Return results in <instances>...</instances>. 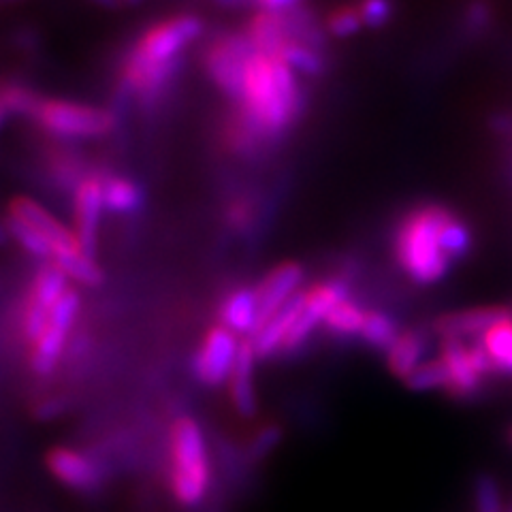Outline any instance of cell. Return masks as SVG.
<instances>
[{"mask_svg": "<svg viewBox=\"0 0 512 512\" xmlns=\"http://www.w3.org/2000/svg\"><path fill=\"white\" fill-rule=\"evenodd\" d=\"M237 350L239 342L233 331L222 325L212 327L203 338L195 361H192L197 378L207 384V387H220L222 382L229 380L233 372Z\"/></svg>", "mask_w": 512, "mask_h": 512, "instance_id": "cell-11", "label": "cell"}, {"mask_svg": "<svg viewBox=\"0 0 512 512\" xmlns=\"http://www.w3.org/2000/svg\"><path fill=\"white\" fill-rule=\"evenodd\" d=\"M103 175L105 173L101 171H92L73 192L75 235L79 248H82L84 254L92 256V259L96 256V248H99L101 216L105 210Z\"/></svg>", "mask_w": 512, "mask_h": 512, "instance_id": "cell-10", "label": "cell"}, {"mask_svg": "<svg viewBox=\"0 0 512 512\" xmlns=\"http://www.w3.org/2000/svg\"><path fill=\"white\" fill-rule=\"evenodd\" d=\"M506 436H508V444L512 446V425L508 427V434H506Z\"/></svg>", "mask_w": 512, "mask_h": 512, "instance_id": "cell-39", "label": "cell"}, {"mask_svg": "<svg viewBox=\"0 0 512 512\" xmlns=\"http://www.w3.org/2000/svg\"><path fill=\"white\" fill-rule=\"evenodd\" d=\"M491 20V11H489V5L487 3H474L468 7L466 11V28L470 32H480L483 30Z\"/></svg>", "mask_w": 512, "mask_h": 512, "instance_id": "cell-31", "label": "cell"}, {"mask_svg": "<svg viewBox=\"0 0 512 512\" xmlns=\"http://www.w3.org/2000/svg\"><path fill=\"white\" fill-rule=\"evenodd\" d=\"M442 361L448 370V393L455 399H474L483 391L485 380L495 376L487 350L480 342L466 344L461 340H442Z\"/></svg>", "mask_w": 512, "mask_h": 512, "instance_id": "cell-7", "label": "cell"}, {"mask_svg": "<svg viewBox=\"0 0 512 512\" xmlns=\"http://www.w3.org/2000/svg\"><path fill=\"white\" fill-rule=\"evenodd\" d=\"M323 26L327 30V35H331L335 39L355 37L357 32H361L365 28L357 3L355 5H340L333 11H329Z\"/></svg>", "mask_w": 512, "mask_h": 512, "instance_id": "cell-26", "label": "cell"}, {"mask_svg": "<svg viewBox=\"0 0 512 512\" xmlns=\"http://www.w3.org/2000/svg\"><path fill=\"white\" fill-rule=\"evenodd\" d=\"M139 3H143V0H122V5H128V7H135Z\"/></svg>", "mask_w": 512, "mask_h": 512, "instance_id": "cell-38", "label": "cell"}, {"mask_svg": "<svg viewBox=\"0 0 512 512\" xmlns=\"http://www.w3.org/2000/svg\"><path fill=\"white\" fill-rule=\"evenodd\" d=\"M406 387L414 393H429V391H446L448 387V370L446 363L440 359L423 361L416 370L404 380Z\"/></svg>", "mask_w": 512, "mask_h": 512, "instance_id": "cell-25", "label": "cell"}, {"mask_svg": "<svg viewBox=\"0 0 512 512\" xmlns=\"http://www.w3.org/2000/svg\"><path fill=\"white\" fill-rule=\"evenodd\" d=\"M5 227H7L9 237H13L15 242H18L30 256H35V259H41V261H52L54 250L37 231H32L30 227H26L24 222L15 220L11 216H7Z\"/></svg>", "mask_w": 512, "mask_h": 512, "instance_id": "cell-27", "label": "cell"}, {"mask_svg": "<svg viewBox=\"0 0 512 512\" xmlns=\"http://www.w3.org/2000/svg\"><path fill=\"white\" fill-rule=\"evenodd\" d=\"M7 216L20 220L32 231H37L45 239V242L52 246V250H54L52 259H56V256H60V254L82 250L79 248L77 235L73 231H69L67 227H62V224L35 199L13 197L7 205Z\"/></svg>", "mask_w": 512, "mask_h": 512, "instance_id": "cell-12", "label": "cell"}, {"mask_svg": "<svg viewBox=\"0 0 512 512\" xmlns=\"http://www.w3.org/2000/svg\"><path fill=\"white\" fill-rule=\"evenodd\" d=\"M476 512H502V489L498 478L491 474H478L474 480Z\"/></svg>", "mask_w": 512, "mask_h": 512, "instance_id": "cell-28", "label": "cell"}, {"mask_svg": "<svg viewBox=\"0 0 512 512\" xmlns=\"http://www.w3.org/2000/svg\"><path fill=\"white\" fill-rule=\"evenodd\" d=\"M365 312L367 310H363L357 301H352V297H348V299L340 301L338 306L329 310V314L325 316L323 327L340 340L359 338L363 320H365Z\"/></svg>", "mask_w": 512, "mask_h": 512, "instance_id": "cell-23", "label": "cell"}, {"mask_svg": "<svg viewBox=\"0 0 512 512\" xmlns=\"http://www.w3.org/2000/svg\"><path fill=\"white\" fill-rule=\"evenodd\" d=\"M169 451V485L173 498L184 508H195L207 498L212 483L210 459H207V444L201 425L190 416H180L171 425Z\"/></svg>", "mask_w": 512, "mask_h": 512, "instance_id": "cell-3", "label": "cell"}, {"mask_svg": "<svg viewBox=\"0 0 512 512\" xmlns=\"http://www.w3.org/2000/svg\"><path fill=\"white\" fill-rule=\"evenodd\" d=\"M11 116H13L11 105H9V101H7V96H5L3 86H0V128H3V126L7 124V120H9Z\"/></svg>", "mask_w": 512, "mask_h": 512, "instance_id": "cell-34", "label": "cell"}, {"mask_svg": "<svg viewBox=\"0 0 512 512\" xmlns=\"http://www.w3.org/2000/svg\"><path fill=\"white\" fill-rule=\"evenodd\" d=\"M303 280H306V269L299 263H282L276 269H271L259 286H254L256 299H259V327L297 293H301Z\"/></svg>", "mask_w": 512, "mask_h": 512, "instance_id": "cell-13", "label": "cell"}, {"mask_svg": "<svg viewBox=\"0 0 512 512\" xmlns=\"http://www.w3.org/2000/svg\"><path fill=\"white\" fill-rule=\"evenodd\" d=\"M13 41H15V45L20 47V50H24V52H32V50H35V47H37L39 37H37V32L32 30V28H20L18 32H15Z\"/></svg>", "mask_w": 512, "mask_h": 512, "instance_id": "cell-33", "label": "cell"}, {"mask_svg": "<svg viewBox=\"0 0 512 512\" xmlns=\"http://www.w3.org/2000/svg\"><path fill=\"white\" fill-rule=\"evenodd\" d=\"M399 333H402V329H399L397 320L391 314L382 310H367L359 338L372 350L387 352L399 338Z\"/></svg>", "mask_w": 512, "mask_h": 512, "instance_id": "cell-22", "label": "cell"}, {"mask_svg": "<svg viewBox=\"0 0 512 512\" xmlns=\"http://www.w3.org/2000/svg\"><path fill=\"white\" fill-rule=\"evenodd\" d=\"M248 3H254L263 11H288L293 7H299L303 0H248Z\"/></svg>", "mask_w": 512, "mask_h": 512, "instance_id": "cell-32", "label": "cell"}, {"mask_svg": "<svg viewBox=\"0 0 512 512\" xmlns=\"http://www.w3.org/2000/svg\"><path fill=\"white\" fill-rule=\"evenodd\" d=\"M427 340V333L421 329L399 333V338L387 350L389 372L399 380H406L423 363L427 355Z\"/></svg>", "mask_w": 512, "mask_h": 512, "instance_id": "cell-19", "label": "cell"}, {"mask_svg": "<svg viewBox=\"0 0 512 512\" xmlns=\"http://www.w3.org/2000/svg\"><path fill=\"white\" fill-rule=\"evenodd\" d=\"M90 3L99 5L103 9H118V7H122V0H90Z\"/></svg>", "mask_w": 512, "mask_h": 512, "instance_id": "cell-35", "label": "cell"}, {"mask_svg": "<svg viewBox=\"0 0 512 512\" xmlns=\"http://www.w3.org/2000/svg\"><path fill=\"white\" fill-rule=\"evenodd\" d=\"M7 237H9V233H7V227L3 222H0V246H3L5 242H7Z\"/></svg>", "mask_w": 512, "mask_h": 512, "instance_id": "cell-37", "label": "cell"}, {"mask_svg": "<svg viewBox=\"0 0 512 512\" xmlns=\"http://www.w3.org/2000/svg\"><path fill=\"white\" fill-rule=\"evenodd\" d=\"M52 263H56L64 274L69 276V280H75L84 286H101L105 276H103V269L96 265V261L92 256L84 254L82 250L79 252H69V254H60L56 259H52Z\"/></svg>", "mask_w": 512, "mask_h": 512, "instance_id": "cell-24", "label": "cell"}, {"mask_svg": "<svg viewBox=\"0 0 512 512\" xmlns=\"http://www.w3.org/2000/svg\"><path fill=\"white\" fill-rule=\"evenodd\" d=\"M282 440V429L280 425H265L259 431H256L250 448H248V455L252 461H261L265 457H269L274 453V448L280 444Z\"/></svg>", "mask_w": 512, "mask_h": 512, "instance_id": "cell-30", "label": "cell"}, {"mask_svg": "<svg viewBox=\"0 0 512 512\" xmlns=\"http://www.w3.org/2000/svg\"><path fill=\"white\" fill-rule=\"evenodd\" d=\"M67 291H69V276L64 274L56 263L45 261L35 274L30 293L24 301L22 335L26 344L32 346L39 340V335L47 327V320L52 316L54 306Z\"/></svg>", "mask_w": 512, "mask_h": 512, "instance_id": "cell-9", "label": "cell"}, {"mask_svg": "<svg viewBox=\"0 0 512 512\" xmlns=\"http://www.w3.org/2000/svg\"><path fill=\"white\" fill-rule=\"evenodd\" d=\"M214 3H218V5H222V7H227V9H237V7L246 5L248 0H214Z\"/></svg>", "mask_w": 512, "mask_h": 512, "instance_id": "cell-36", "label": "cell"}, {"mask_svg": "<svg viewBox=\"0 0 512 512\" xmlns=\"http://www.w3.org/2000/svg\"><path fill=\"white\" fill-rule=\"evenodd\" d=\"M254 54L256 50L246 32H222L205 47V75L231 103L242 94L244 75Z\"/></svg>", "mask_w": 512, "mask_h": 512, "instance_id": "cell-6", "label": "cell"}, {"mask_svg": "<svg viewBox=\"0 0 512 512\" xmlns=\"http://www.w3.org/2000/svg\"><path fill=\"white\" fill-rule=\"evenodd\" d=\"M480 344L487 350L495 376H512V314L480 335Z\"/></svg>", "mask_w": 512, "mask_h": 512, "instance_id": "cell-21", "label": "cell"}, {"mask_svg": "<svg viewBox=\"0 0 512 512\" xmlns=\"http://www.w3.org/2000/svg\"><path fill=\"white\" fill-rule=\"evenodd\" d=\"M220 325L235 335H250L259 327V299L256 288L237 286L220 303Z\"/></svg>", "mask_w": 512, "mask_h": 512, "instance_id": "cell-18", "label": "cell"}, {"mask_svg": "<svg viewBox=\"0 0 512 512\" xmlns=\"http://www.w3.org/2000/svg\"><path fill=\"white\" fill-rule=\"evenodd\" d=\"M47 470H50L62 485L75 491H96L103 483L101 468L84 453L73 451L67 446H56L45 455Z\"/></svg>", "mask_w": 512, "mask_h": 512, "instance_id": "cell-15", "label": "cell"}, {"mask_svg": "<svg viewBox=\"0 0 512 512\" xmlns=\"http://www.w3.org/2000/svg\"><path fill=\"white\" fill-rule=\"evenodd\" d=\"M79 308H82V297H79L75 288H69V291L64 293L62 299L54 306L45 331L39 335V340L32 344L30 367L37 376L45 378L54 374V370L62 359L64 346H67L69 333L75 325Z\"/></svg>", "mask_w": 512, "mask_h": 512, "instance_id": "cell-8", "label": "cell"}, {"mask_svg": "<svg viewBox=\"0 0 512 512\" xmlns=\"http://www.w3.org/2000/svg\"><path fill=\"white\" fill-rule=\"evenodd\" d=\"M303 303H306V291L297 293L286 306H282L274 316H271L267 323H263L250 335L248 340L254 348L256 359H269L274 355H280L288 331H291L297 316L303 310Z\"/></svg>", "mask_w": 512, "mask_h": 512, "instance_id": "cell-16", "label": "cell"}, {"mask_svg": "<svg viewBox=\"0 0 512 512\" xmlns=\"http://www.w3.org/2000/svg\"><path fill=\"white\" fill-rule=\"evenodd\" d=\"M30 122L45 137L71 143L77 139H99L111 135L118 128L120 114H116L114 109L41 96Z\"/></svg>", "mask_w": 512, "mask_h": 512, "instance_id": "cell-4", "label": "cell"}, {"mask_svg": "<svg viewBox=\"0 0 512 512\" xmlns=\"http://www.w3.org/2000/svg\"><path fill=\"white\" fill-rule=\"evenodd\" d=\"M510 314V308L504 306H483V308H470V310H457L446 312L438 316L431 325L440 340H472L478 335H485L495 323H500L504 316Z\"/></svg>", "mask_w": 512, "mask_h": 512, "instance_id": "cell-14", "label": "cell"}, {"mask_svg": "<svg viewBox=\"0 0 512 512\" xmlns=\"http://www.w3.org/2000/svg\"><path fill=\"white\" fill-rule=\"evenodd\" d=\"M103 201H105L107 212L120 214V216H131L141 210L143 203H146V195H143V188L137 182L122 178V175L105 173L103 175Z\"/></svg>", "mask_w": 512, "mask_h": 512, "instance_id": "cell-20", "label": "cell"}, {"mask_svg": "<svg viewBox=\"0 0 512 512\" xmlns=\"http://www.w3.org/2000/svg\"><path fill=\"white\" fill-rule=\"evenodd\" d=\"M357 7H359L365 28L387 26L395 15L393 0H357Z\"/></svg>", "mask_w": 512, "mask_h": 512, "instance_id": "cell-29", "label": "cell"}, {"mask_svg": "<svg viewBox=\"0 0 512 512\" xmlns=\"http://www.w3.org/2000/svg\"><path fill=\"white\" fill-rule=\"evenodd\" d=\"M205 32V22L197 13H178L148 26L126 47L120 62L156 67L186 56L188 47L199 41Z\"/></svg>", "mask_w": 512, "mask_h": 512, "instance_id": "cell-5", "label": "cell"}, {"mask_svg": "<svg viewBox=\"0 0 512 512\" xmlns=\"http://www.w3.org/2000/svg\"><path fill=\"white\" fill-rule=\"evenodd\" d=\"M470 224L440 203H425L399 220L393 254L404 274L419 286L442 282L472 252Z\"/></svg>", "mask_w": 512, "mask_h": 512, "instance_id": "cell-1", "label": "cell"}, {"mask_svg": "<svg viewBox=\"0 0 512 512\" xmlns=\"http://www.w3.org/2000/svg\"><path fill=\"white\" fill-rule=\"evenodd\" d=\"M254 365H256L254 348L246 338L239 342L237 359L233 365V372L229 376V393H231L233 408L237 410L239 416H244V419H252L256 414V408H259V402H256V391H254Z\"/></svg>", "mask_w": 512, "mask_h": 512, "instance_id": "cell-17", "label": "cell"}, {"mask_svg": "<svg viewBox=\"0 0 512 512\" xmlns=\"http://www.w3.org/2000/svg\"><path fill=\"white\" fill-rule=\"evenodd\" d=\"M306 105L308 94L291 64L256 52L248 62L242 94L231 109L259 135L265 148H271L303 118Z\"/></svg>", "mask_w": 512, "mask_h": 512, "instance_id": "cell-2", "label": "cell"}, {"mask_svg": "<svg viewBox=\"0 0 512 512\" xmlns=\"http://www.w3.org/2000/svg\"><path fill=\"white\" fill-rule=\"evenodd\" d=\"M510 314H512V308H510Z\"/></svg>", "mask_w": 512, "mask_h": 512, "instance_id": "cell-40", "label": "cell"}]
</instances>
